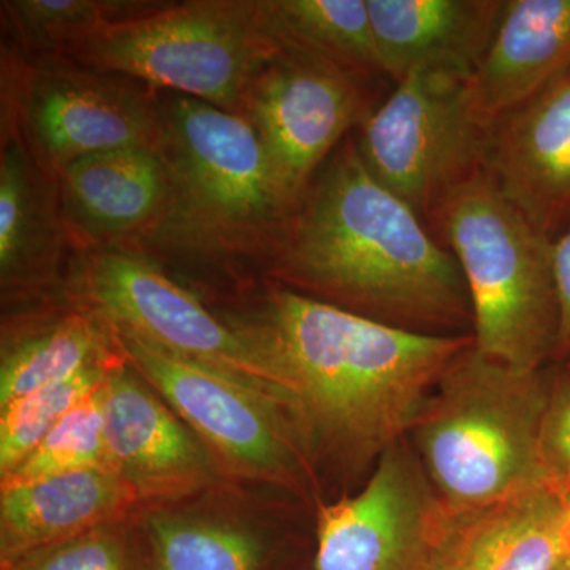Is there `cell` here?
Listing matches in <instances>:
<instances>
[{
    "label": "cell",
    "mask_w": 570,
    "mask_h": 570,
    "mask_svg": "<svg viewBox=\"0 0 570 570\" xmlns=\"http://www.w3.org/2000/svg\"><path fill=\"white\" fill-rule=\"evenodd\" d=\"M275 374L311 469L370 471L409 438L431 393L472 335H426L373 321L291 287L272 288L232 322Z\"/></svg>",
    "instance_id": "1"
},
{
    "label": "cell",
    "mask_w": 570,
    "mask_h": 570,
    "mask_svg": "<svg viewBox=\"0 0 570 570\" xmlns=\"http://www.w3.org/2000/svg\"><path fill=\"white\" fill-rule=\"evenodd\" d=\"M268 258L288 287L360 316L426 335H472L459 262L370 174L355 137L318 170Z\"/></svg>",
    "instance_id": "2"
},
{
    "label": "cell",
    "mask_w": 570,
    "mask_h": 570,
    "mask_svg": "<svg viewBox=\"0 0 570 570\" xmlns=\"http://www.w3.org/2000/svg\"><path fill=\"white\" fill-rule=\"evenodd\" d=\"M549 396L540 371L512 370L475 344L453 360L407 438L450 515L551 485L542 456Z\"/></svg>",
    "instance_id": "3"
},
{
    "label": "cell",
    "mask_w": 570,
    "mask_h": 570,
    "mask_svg": "<svg viewBox=\"0 0 570 570\" xmlns=\"http://www.w3.org/2000/svg\"><path fill=\"white\" fill-rule=\"evenodd\" d=\"M157 149L170 183L157 239L202 253L269 257L296 206L253 124L176 94L159 105Z\"/></svg>",
    "instance_id": "4"
},
{
    "label": "cell",
    "mask_w": 570,
    "mask_h": 570,
    "mask_svg": "<svg viewBox=\"0 0 570 570\" xmlns=\"http://www.w3.org/2000/svg\"><path fill=\"white\" fill-rule=\"evenodd\" d=\"M430 224L463 273L475 347L521 373L540 371L560 333L553 242L487 170L453 189Z\"/></svg>",
    "instance_id": "5"
},
{
    "label": "cell",
    "mask_w": 570,
    "mask_h": 570,
    "mask_svg": "<svg viewBox=\"0 0 570 570\" xmlns=\"http://www.w3.org/2000/svg\"><path fill=\"white\" fill-rule=\"evenodd\" d=\"M279 50L258 0H194L115 22L59 56L242 115L255 78Z\"/></svg>",
    "instance_id": "6"
},
{
    "label": "cell",
    "mask_w": 570,
    "mask_h": 570,
    "mask_svg": "<svg viewBox=\"0 0 570 570\" xmlns=\"http://www.w3.org/2000/svg\"><path fill=\"white\" fill-rule=\"evenodd\" d=\"M469 78L415 69L358 127L370 174L423 220L453 189L485 170L490 127L475 111Z\"/></svg>",
    "instance_id": "7"
},
{
    "label": "cell",
    "mask_w": 570,
    "mask_h": 570,
    "mask_svg": "<svg viewBox=\"0 0 570 570\" xmlns=\"http://www.w3.org/2000/svg\"><path fill=\"white\" fill-rule=\"evenodd\" d=\"M78 281L89 311L115 335L212 367L284 409L275 374L250 337L214 316L148 258L96 247L82 257Z\"/></svg>",
    "instance_id": "8"
},
{
    "label": "cell",
    "mask_w": 570,
    "mask_h": 570,
    "mask_svg": "<svg viewBox=\"0 0 570 570\" xmlns=\"http://www.w3.org/2000/svg\"><path fill=\"white\" fill-rule=\"evenodd\" d=\"M9 70V69H6ZM3 137L18 134L36 163L58 176L94 153L159 141V102L135 80L66 56H45L7 71Z\"/></svg>",
    "instance_id": "9"
},
{
    "label": "cell",
    "mask_w": 570,
    "mask_h": 570,
    "mask_svg": "<svg viewBox=\"0 0 570 570\" xmlns=\"http://www.w3.org/2000/svg\"><path fill=\"white\" fill-rule=\"evenodd\" d=\"M138 374L236 474L302 489L313 469L276 401L212 367L115 335Z\"/></svg>",
    "instance_id": "10"
},
{
    "label": "cell",
    "mask_w": 570,
    "mask_h": 570,
    "mask_svg": "<svg viewBox=\"0 0 570 570\" xmlns=\"http://www.w3.org/2000/svg\"><path fill=\"white\" fill-rule=\"evenodd\" d=\"M452 515L407 439L389 449L365 485L322 505L314 570H417L436 566Z\"/></svg>",
    "instance_id": "11"
},
{
    "label": "cell",
    "mask_w": 570,
    "mask_h": 570,
    "mask_svg": "<svg viewBox=\"0 0 570 570\" xmlns=\"http://www.w3.org/2000/svg\"><path fill=\"white\" fill-rule=\"evenodd\" d=\"M373 108L363 78L281 48L255 78L242 116L298 208L318 170Z\"/></svg>",
    "instance_id": "12"
},
{
    "label": "cell",
    "mask_w": 570,
    "mask_h": 570,
    "mask_svg": "<svg viewBox=\"0 0 570 570\" xmlns=\"http://www.w3.org/2000/svg\"><path fill=\"white\" fill-rule=\"evenodd\" d=\"M102 406L107 468L141 504L195 497L219 480V461L129 360L105 382Z\"/></svg>",
    "instance_id": "13"
},
{
    "label": "cell",
    "mask_w": 570,
    "mask_h": 570,
    "mask_svg": "<svg viewBox=\"0 0 570 570\" xmlns=\"http://www.w3.org/2000/svg\"><path fill=\"white\" fill-rule=\"evenodd\" d=\"M485 170L540 234L570 230V69L491 124Z\"/></svg>",
    "instance_id": "14"
},
{
    "label": "cell",
    "mask_w": 570,
    "mask_h": 570,
    "mask_svg": "<svg viewBox=\"0 0 570 570\" xmlns=\"http://www.w3.org/2000/svg\"><path fill=\"white\" fill-rule=\"evenodd\" d=\"M56 179L67 234L86 245L153 234L167 212V168L151 146L89 154L66 165Z\"/></svg>",
    "instance_id": "15"
},
{
    "label": "cell",
    "mask_w": 570,
    "mask_h": 570,
    "mask_svg": "<svg viewBox=\"0 0 570 570\" xmlns=\"http://www.w3.org/2000/svg\"><path fill=\"white\" fill-rule=\"evenodd\" d=\"M385 77L428 69L471 78L489 50L505 0H366Z\"/></svg>",
    "instance_id": "16"
},
{
    "label": "cell",
    "mask_w": 570,
    "mask_h": 570,
    "mask_svg": "<svg viewBox=\"0 0 570 570\" xmlns=\"http://www.w3.org/2000/svg\"><path fill=\"white\" fill-rule=\"evenodd\" d=\"M0 568L85 532L124 523L140 498L108 468L0 487Z\"/></svg>",
    "instance_id": "17"
},
{
    "label": "cell",
    "mask_w": 570,
    "mask_h": 570,
    "mask_svg": "<svg viewBox=\"0 0 570 570\" xmlns=\"http://www.w3.org/2000/svg\"><path fill=\"white\" fill-rule=\"evenodd\" d=\"M570 69V0H505L469 96L489 126L530 102Z\"/></svg>",
    "instance_id": "18"
},
{
    "label": "cell",
    "mask_w": 570,
    "mask_h": 570,
    "mask_svg": "<svg viewBox=\"0 0 570 570\" xmlns=\"http://www.w3.org/2000/svg\"><path fill=\"white\" fill-rule=\"evenodd\" d=\"M566 509L543 485L452 517L436 570H557L569 554Z\"/></svg>",
    "instance_id": "19"
},
{
    "label": "cell",
    "mask_w": 570,
    "mask_h": 570,
    "mask_svg": "<svg viewBox=\"0 0 570 570\" xmlns=\"http://www.w3.org/2000/svg\"><path fill=\"white\" fill-rule=\"evenodd\" d=\"M67 238L58 179L36 163L20 135L2 137L0 275L3 287L52 275Z\"/></svg>",
    "instance_id": "20"
},
{
    "label": "cell",
    "mask_w": 570,
    "mask_h": 570,
    "mask_svg": "<svg viewBox=\"0 0 570 570\" xmlns=\"http://www.w3.org/2000/svg\"><path fill=\"white\" fill-rule=\"evenodd\" d=\"M258 10L277 47L363 80L384 75L366 0H258Z\"/></svg>",
    "instance_id": "21"
},
{
    "label": "cell",
    "mask_w": 570,
    "mask_h": 570,
    "mask_svg": "<svg viewBox=\"0 0 570 570\" xmlns=\"http://www.w3.org/2000/svg\"><path fill=\"white\" fill-rule=\"evenodd\" d=\"M124 355L115 333L96 314L73 311L3 348L0 409L86 367Z\"/></svg>",
    "instance_id": "22"
},
{
    "label": "cell",
    "mask_w": 570,
    "mask_h": 570,
    "mask_svg": "<svg viewBox=\"0 0 570 570\" xmlns=\"http://www.w3.org/2000/svg\"><path fill=\"white\" fill-rule=\"evenodd\" d=\"M141 530L157 570H269L275 547L249 521L156 509Z\"/></svg>",
    "instance_id": "23"
},
{
    "label": "cell",
    "mask_w": 570,
    "mask_h": 570,
    "mask_svg": "<svg viewBox=\"0 0 570 570\" xmlns=\"http://www.w3.org/2000/svg\"><path fill=\"white\" fill-rule=\"evenodd\" d=\"M159 6L100 0H7L2 2V11L21 50L36 59L62 55L108 26Z\"/></svg>",
    "instance_id": "24"
},
{
    "label": "cell",
    "mask_w": 570,
    "mask_h": 570,
    "mask_svg": "<svg viewBox=\"0 0 570 570\" xmlns=\"http://www.w3.org/2000/svg\"><path fill=\"white\" fill-rule=\"evenodd\" d=\"M126 360L121 355L94 363L67 381L18 397L0 409V478L18 466L75 407L99 392L111 371Z\"/></svg>",
    "instance_id": "25"
},
{
    "label": "cell",
    "mask_w": 570,
    "mask_h": 570,
    "mask_svg": "<svg viewBox=\"0 0 570 570\" xmlns=\"http://www.w3.org/2000/svg\"><path fill=\"white\" fill-rule=\"evenodd\" d=\"M92 468H107L102 389L52 428L18 466L0 478V487L22 485Z\"/></svg>",
    "instance_id": "26"
},
{
    "label": "cell",
    "mask_w": 570,
    "mask_h": 570,
    "mask_svg": "<svg viewBox=\"0 0 570 570\" xmlns=\"http://www.w3.org/2000/svg\"><path fill=\"white\" fill-rule=\"evenodd\" d=\"M3 570H157L145 531L107 524L32 551Z\"/></svg>",
    "instance_id": "27"
},
{
    "label": "cell",
    "mask_w": 570,
    "mask_h": 570,
    "mask_svg": "<svg viewBox=\"0 0 570 570\" xmlns=\"http://www.w3.org/2000/svg\"><path fill=\"white\" fill-rule=\"evenodd\" d=\"M542 456L551 487L570 482V377L550 392L542 423Z\"/></svg>",
    "instance_id": "28"
},
{
    "label": "cell",
    "mask_w": 570,
    "mask_h": 570,
    "mask_svg": "<svg viewBox=\"0 0 570 570\" xmlns=\"http://www.w3.org/2000/svg\"><path fill=\"white\" fill-rule=\"evenodd\" d=\"M554 277H557L558 302H560V333L557 354L570 355V230L553 243Z\"/></svg>",
    "instance_id": "29"
},
{
    "label": "cell",
    "mask_w": 570,
    "mask_h": 570,
    "mask_svg": "<svg viewBox=\"0 0 570 570\" xmlns=\"http://www.w3.org/2000/svg\"><path fill=\"white\" fill-rule=\"evenodd\" d=\"M553 489L564 499L566 504L570 505V482L564 483V485L553 487Z\"/></svg>",
    "instance_id": "30"
},
{
    "label": "cell",
    "mask_w": 570,
    "mask_h": 570,
    "mask_svg": "<svg viewBox=\"0 0 570 570\" xmlns=\"http://www.w3.org/2000/svg\"><path fill=\"white\" fill-rule=\"evenodd\" d=\"M568 505V504H566ZM564 535L566 542H568V549L570 553V505L566 509V519H564Z\"/></svg>",
    "instance_id": "31"
},
{
    "label": "cell",
    "mask_w": 570,
    "mask_h": 570,
    "mask_svg": "<svg viewBox=\"0 0 570 570\" xmlns=\"http://www.w3.org/2000/svg\"><path fill=\"white\" fill-rule=\"evenodd\" d=\"M557 570H570V553L561 561V564L558 566Z\"/></svg>",
    "instance_id": "32"
}]
</instances>
